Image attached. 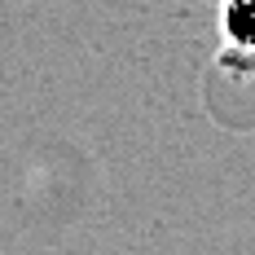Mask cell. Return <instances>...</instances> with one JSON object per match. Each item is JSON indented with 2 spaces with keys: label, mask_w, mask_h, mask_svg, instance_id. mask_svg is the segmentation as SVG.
Listing matches in <instances>:
<instances>
[{
  "label": "cell",
  "mask_w": 255,
  "mask_h": 255,
  "mask_svg": "<svg viewBox=\"0 0 255 255\" xmlns=\"http://www.w3.org/2000/svg\"><path fill=\"white\" fill-rule=\"evenodd\" d=\"M220 35L238 53H255V0H225L220 4Z\"/></svg>",
  "instance_id": "cell-1"
}]
</instances>
